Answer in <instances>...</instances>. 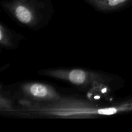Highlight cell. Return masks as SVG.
Returning <instances> with one entry per match:
<instances>
[{
	"mask_svg": "<svg viewBox=\"0 0 132 132\" xmlns=\"http://www.w3.org/2000/svg\"><path fill=\"white\" fill-rule=\"evenodd\" d=\"M18 103L13 116L34 118L89 119L132 112V100L101 104L88 99L63 96L52 103Z\"/></svg>",
	"mask_w": 132,
	"mask_h": 132,
	"instance_id": "6da1fadb",
	"label": "cell"
},
{
	"mask_svg": "<svg viewBox=\"0 0 132 132\" xmlns=\"http://www.w3.org/2000/svg\"><path fill=\"white\" fill-rule=\"evenodd\" d=\"M1 5L18 23L32 30L46 24L52 14L46 0H5Z\"/></svg>",
	"mask_w": 132,
	"mask_h": 132,
	"instance_id": "7a4b0ae2",
	"label": "cell"
},
{
	"mask_svg": "<svg viewBox=\"0 0 132 132\" xmlns=\"http://www.w3.org/2000/svg\"><path fill=\"white\" fill-rule=\"evenodd\" d=\"M38 73L41 76L68 82L84 91H87L98 81L111 83L113 81V77L108 75L80 68H50L41 70Z\"/></svg>",
	"mask_w": 132,
	"mask_h": 132,
	"instance_id": "3957f363",
	"label": "cell"
},
{
	"mask_svg": "<svg viewBox=\"0 0 132 132\" xmlns=\"http://www.w3.org/2000/svg\"><path fill=\"white\" fill-rule=\"evenodd\" d=\"M14 97L18 102L48 103L59 100L63 95L51 85L31 81L22 83Z\"/></svg>",
	"mask_w": 132,
	"mask_h": 132,
	"instance_id": "277c9868",
	"label": "cell"
},
{
	"mask_svg": "<svg viewBox=\"0 0 132 132\" xmlns=\"http://www.w3.org/2000/svg\"><path fill=\"white\" fill-rule=\"evenodd\" d=\"M110 84L102 81L95 82L86 91L87 99L101 104H111L108 103L112 97V90Z\"/></svg>",
	"mask_w": 132,
	"mask_h": 132,
	"instance_id": "5b68a950",
	"label": "cell"
},
{
	"mask_svg": "<svg viewBox=\"0 0 132 132\" xmlns=\"http://www.w3.org/2000/svg\"><path fill=\"white\" fill-rule=\"evenodd\" d=\"M99 11L108 12L119 10L129 5L132 0H85Z\"/></svg>",
	"mask_w": 132,
	"mask_h": 132,
	"instance_id": "8992f818",
	"label": "cell"
},
{
	"mask_svg": "<svg viewBox=\"0 0 132 132\" xmlns=\"http://www.w3.org/2000/svg\"><path fill=\"white\" fill-rule=\"evenodd\" d=\"M21 37L1 23L0 24V45L6 49H14L18 47Z\"/></svg>",
	"mask_w": 132,
	"mask_h": 132,
	"instance_id": "52a82bcc",
	"label": "cell"
},
{
	"mask_svg": "<svg viewBox=\"0 0 132 132\" xmlns=\"http://www.w3.org/2000/svg\"><path fill=\"white\" fill-rule=\"evenodd\" d=\"M15 101V99L14 96L8 95L1 87L0 94V112L1 114L13 116L17 106Z\"/></svg>",
	"mask_w": 132,
	"mask_h": 132,
	"instance_id": "ba28073f",
	"label": "cell"
}]
</instances>
